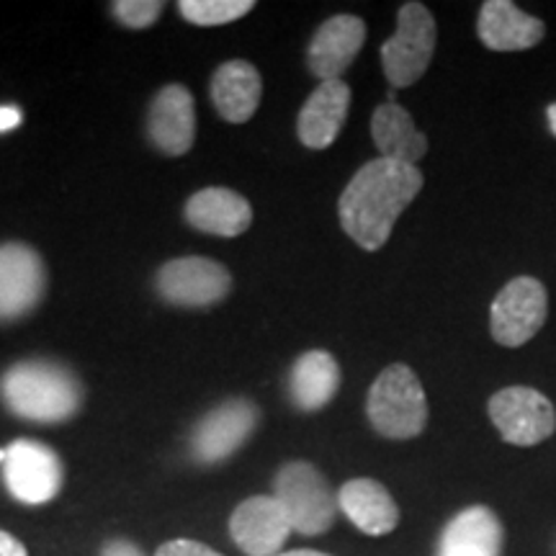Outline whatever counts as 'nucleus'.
Segmentation results:
<instances>
[{"label": "nucleus", "instance_id": "nucleus-15", "mask_svg": "<svg viewBox=\"0 0 556 556\" xmlns=\"http://www.w3.org/2000/svg\"><path fill=\"white\" fill-rule=\"evenodd\" d=\"M477 34L492 52H523L544 39L546 26L510 0H486L479 11Z\"/></svg>", "mask_w": 556, "mask_h": 556}, {"label": "nucleus", "instance_id": "nucleus-29", "mask_svg": "<svg viewBox=\"0 0 556 556\" xmlns=\"http://www.w3.org/2000/svg\"><path fill=\"white\" fill-rule=\"evenodd\" d=\"M276 556H330V554L312 552V548H296V552H283V554H276Z\"/></svg>", "mask_w": 556, "mask_h": 556}, {"label": "nucleus", "instance_id": "nucleus-3", "mask_svg": "<svg viewBox=\"0 0 556 556\" xmlns=\"http://www.w3.org/2000/svg\"><path fill=\"white\" fill-rule=\"evenodd\" d=\"M366 415L374 430L392 441L420 435L428 422V400L413 368L405 364L387 366L368 392Z\"/></svg>", "mask_w": 556, "mask_h": 556}, {"label": "nucleus", "instance_id": "nucleus-26", "mask_svg": "<svg viewBox=\"0 0 556 556\" xmlns=\"http://www.w3.org/2000/svg\"><path fill=\"white\" fill-rule=\"evenodd\" d=\"M101 556H142V552H139L135 544H129V541L116 539V541H109V544L103 546Z\"/></svg>", "mask_w": 556, "mask_h": 556}, {"label": "nucleus", "instance_id": "nucleus-10", "mask_svg": "<svg viewBox=\"0 0 556 556\" xmlns=\"http://www.w3.org/2000/svg\"><path fill=\"white\" fill-rule=\"evenodd\" d=\"M45 289L47 270L37 250L24 242L0 245V323L29 315Z\"/></svg>", "mask_w": 556, "mask_h": 556}, {"label": "nucleus", "instance_id": "nucleus-8", "mask_svg": "<svg viewBox=\"0 0 556 556\" xmlns=\"http://www.w3.org/2000/svg\"><path fill=\"white\" fill-rule=\"evenodd\" d=\"M5 486L18 503L45 505L62 486L60 456L39 441H16L5 448Z\"/></svg>", "mask_w": 556, "mask_h": 556}, {"label": "nucleus", "instance_id": "nucleus-13", "mask_svg": "<svg viewBox=\"0 0 556 556\" xmlns=\"http://www.w3.org/2000/svg\"><path fill=\"white\" fill-rule=\"evenodd\" d=\"M148 135L165 155H186L197 137V111L193 96L186 86H165L150 103Z\"/></svg>", "mask_w": 556, "mask_h": 556}, {"label": "nucleus", "instance_id": "nucleus-5", "mask_svg": "<svg viewBox=\"0 0 556 556\" xmlns=\"http://www.w3.org/2000/svg\"><path fill=\"white\" fill-rule=\"evenodd\" d=\"M435 18L422 3H405L397 13V31L381 47V65L394 88L413 86L426 75L435 52Z\"/></svg>", "mask_w": 556, "mask_h": 556}, {"label": "nucleus", "instance_id": "nucleus-14", "mask_svg": "<svg viewBox=\"0 0 556 556\" xmlns=\"http://www.w3.org/2000/svg\"><path fill=\"white\" fill-rule=\"evenodd\" d=\"M366 41V24L358 16H332L315 31L307 50V65L319 80H340Z\"/></svg>", "mask_w": 556, "mask_h": 556}, {"label": "nucleus", "instance_id": "nucleus-17", "mask_svg": "<svg viewBox=\"0 0 556 556\" xmlns=\"http://www.w3.org/2000/svg\"><path fill=\"white\" fill-rule=\"evenodd\" d=\"M351 109V88L343 80H325L315 88L299 114V139L309 150H325L336 142Z\"/></svg>", "mask_w": 556, "mask_h": 556}, {"label": "nucleus", "instance_id": "nucleus-16", "mask_svg": "<svg viewBox=\"0 0 556 556\" xmlns=\"http://www.w3.org/2000/svg\"><path fill=\"white\" fill-rule=\"evenodd\" d=\"M503 541V523L495 513L484 505H471L443 528L435 556H500Z\"/></svg>", "mask_w": 556, "mask_h": 556}, {"label": "nucleus", "instance_id": "nucleus-1", "mask_svg": "<svg viewBox=\"0 0 556 556\" xmlns=\"http://www.w3.org/2000/svg\"><path fill=\"white\" fill-rule=\"evenodd\" d=\"M422 189L417 165L377 157L366 163L340 197V227L364 250L387 245L400 214L413 204Z\"/></svg>", "mask_w": 556, "mask_h": 556}, {"label": "nucleus", "instance_id": "nucleus-20", "mask_svg": "<svg viewBox=\"0 0 556 556\" xmlns=\"http://www.w3.org/2000/svg\"><path fill=\"white\" fill-rule=\"evenodd\" d=\"M371 137L384 160L417 165L428 152V139L415 127L413 116L400 103L387 101L371 116Z\"/></svg>", "mask_w": 556, "mask_h": 556}, {"label": "nucleus", "instance_id": "nucleus-18", "mask_svg": "<svg viewBox=\"0 0 556 556\" xmlns=\"http://www.w3.org/2000/svg\"><path fill=\"white\" fill-rule=\"evenodd\" d=\"M338 507L345 513L348 520L368 533V536H387L400 523V507L389 495L384 484L374 479H351L340 486Z\"/></svg>", "mask_w": 556, "mask_h": 556}, {"label": "nucleus", "instance_id": "nucleus-6", "mask_svg": "<svg viewBox=\"0 0 556 556\" xmlns=\"http://www.w3.org/2000/svg\"><path fill=\"white\" fill-rule=\"evenodd\" d=\"M492 426L505 443L531 448L544 443L556 430V409L546 394L531 387H505L486 402Z\"/></svg>", "mask_w": 556, "mask_h": 556}, {"label": "nucleus", "instance_id": "nucleus-7", "mask_svg": "<svg viewBox=\"0 0 556 556\" xmlns=\"http://www.w3.org/2000/svg\"><path fill=\"white\" fill-rule=\"evenodd\" d=\"M548 294L539 278L518 276L507 281L490 307V332L500 345L520 348L544 328Z\"/></svg>", "mask_w": 556, "mask_h": 556}, {"label": "nucleus", "instance_id": "nucleus-2", "mask_svg": "<svg viewBox=\"0 0 556 556\" xmlns=\"http://www.w3.org/2000/svg\"><path fill=\"white\" fill-rule=\"evenodd\" d=\"M0 394L13 415L34 422H62L80 409V381L52 361H21L0 379Z\"/></svg>", "mask_w": 556, "mask_h": 556}, {"label": "nucleus", "instance_id": "nucleus-28", "mask_svg": "<svg viewBox=\"0 0 556 556\" xmlns=\"http://www.w3.org/2000/svg\"><path fill=\"white\" fill-rule=\"evenodd\" d=\"M21 119H24V116H21V111L16 106H0V131L16 129Z\"/></svg>", "mask_w": 556, "mask_h": 556}, {"label": "nucleus", "instance_id": "nucleus-30", "mask_svg": "<svg viewBox=\"0 0 556 556\" xmlns=\"http://www.w3.org/2000/svg\"><path fill=\"white\" fill-rule=\"evenodd\" d=\"M546 119H548V129H552V135L556 137V103L546 109Z\"/></svg>", "mask_w": 556, "mask_h": 556}, {"label": "nucleus", "instance_id": "nucleus-12", "mask_svg": "<svg viewBox=\"0 0 556 556\" xmlns=\"http://www.w3.org/2000/svg\"><path fill=\"white\" fill-rule=\"evenodd\" d=\"M294 531L276 497H250L229 518V533L248 556H276Z\"/></svg>", "mask_w": 556, "mask_h": 556}, {"label": "nucleus", "instance_id": "nucleus-19", "mask_svg": "<svg viewBox=\"0 0 556 556\" xmlns=\"http://www.w3.org/2000/svg\"><path fill=\"white\" fill-rule=\"evenodd\" d=\"M186 219L199 232L217 235V238H238L253 222V208L240 193L229 189H204L189 199Z\"/></svg>", "mask_w": 556, "mask_h": 556}, {"label": "nucleus", "instance_id": "nucleus-25", "mask_svg": "<svg viewBox=\"0 0 556 556\" xmlns=\"http://www.w3.org/2000/svg\"><path fill=\"white\" fill-rule=\"evenodd\" d=\"M155 556H222V554L204 544H199V541L180 539V541H168V544L160 546Z\"/></svg>", "mask_w": 556, "mask_h": 556}, {"label": "nucleus", "instance_id": "nucleus-22", "mask_svg": "<svg viewBox=\"0 0 556 556\" xmlns=\"http://www.w3.org/2000/svg\"><path fill=\"white\" fill-rule=\"evenodd\" d=\"M340 389V366L338 361L325 351H309L296 358L289 377L291 400L304 413H315L330 405Z\"/></svg>", "mask_w": 556, "mask_h": 556}, {"label": "nucleus", "instance_id": "nucleus-4", "mask_svg": "<svg viewBox=\"0 0 556 556\" xmlns=\"http://www.w3.org/2000/svg\"><path fill=\"white\" fill-rule=\"evenodd\" d=\"M274 497L281 503L289 523L302 536L328 533L338 516V495L328 479L307 462H291L276 475Z\"/></svg>", "mask_w": 556, "mask_h": 556}, {"label": "nucleus", "instance_id": "nucleus-31", "mask_svg": "<svg viewBox=\"0 0 556 556\" xmlns=\"http://www.w3.org/2000/svg\"><path fill=\"white\" fill-rule=\"evenodd\" d=\"M0 464H5V448H0Z\"/></svg>", "mask_w": 556, "mask_h": 556}, {"label": "nucleus", "instance_id": "nucleus-9", "mask_svg": "<svg viewBox=\"0 0 556 556\" xmlns=\"http://www.w3.org/2000/svg\"><path fill=\"white\" fill-rule=\"evenodd\" d=\"M232 289V276L217 261L189 255L165 263L157 274V291L176 307H212Z\"/></svg>", "mask_w": 556, "mask_h": 556}, {"label": "nucleus", "instance_id": "nucleus-24", "mask_svg": "<svg viewBox=\"0 0 556 556\" xmlns=\"http://www.w3.org/2000/svg\"><path fill=\"white\" fill-rule=\"evenodd\" d=\"M163 13L160 0H119L114 3V16L129 29H148Z\"/></svg>", "mask_w": 556, "mask_h": 556}, {"label": "nucleus", "instance_id": "nucleus-27", "mask_svg": "<svg viewBox=\"0 0 556 556\" xmlns=\"http://www.w3.org/2000/svg\"><path fill=\"white\" fill-rule=\"evenodd\" d=\"M0 556H29L24 544L18 539H13L11 533L0 531Z\"/></svg>", "mask_w": 556, "mask_h": 556}, {"label": "nucleus", "instance_id": "nucleus-23", "mask_svg": "<svg viewBox=\"0 0 556 556\" xmlns=\"http://www.w3.org/2000/svg\"><path fill=\"white\" fill-rule=\"evenodd\" d=\"M255 9L253 0H180L178 11L197 26H222L248 16Z\"/></svg>", "mask_w": 556, "mask_h": 556}, {"label": "nucleus", "instance_id": "nucleus-21", "mask_svg": "<svg viewBox=\"0 0 556 556\" xmlns=\"http://www.w3.org/2000/svg\"><path fill=\"white\" fill-rule=\"evenodd\" d=\"M263 96L261 73L245 60L225 62L212 78V101L222 119L242 124L255 114Z\"/></svg>", "mask_w": 556, "mask_h": 556}, {"label": "nucleus", "instance_id": "nucleus-11", "mask_svg": "<svg viewBox=\"0 0 556 556\" xmlns=\"http://www.w3.org/2000/svg\"><path fill=\"white\" fill-rule=\"evenodd\" d=\"M258 426V407L248 400H229L199 420L191 433V454L201 464L225 462Z\"/></svg>", "mask_w": 556, "mask_h": 556}]
</instances>
